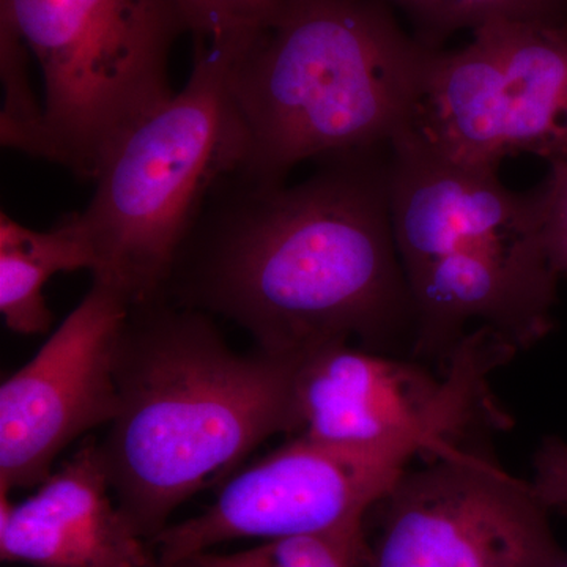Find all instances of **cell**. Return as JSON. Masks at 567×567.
<instances>
[{
    "label": "cell",
    "instance_id": "19",
    "mask_svg": "<svg viewBox=\"0 0 567 567\" xmlns=\"http://www.w3.org/2000/svg\"><path fill=\"white\" fill-rule=\"evenodd\" d=\"M537 498L548 509L567 507V445L547 440L536 454L535 476L529 481Z\"/></svg>",
    "mask_w": 567,
    "mask_h": 567
},
{
    "label": "cell",
    "instance_id": "20",
    "mask_svg": "<svg viewBox=\"0 0 567 567\" xmlns=\"http://www.w3.org/2000/svg\"><path fill=\"white\" fill-rule=\"evenodd\" d=\"M155 567H189L188 565H186L185 561H181V563H175V565H167V566H164V565H156Z\"/></svg>",
    "mask_w": 567,
    "mask_h": 567
},
{
    "label": "cell",
    "instance_id": "15",
    "mask_svg": "<svg viewBox=\"0 0 567 567\" xmlns=\"http://www.w3.org/2000/svg\"><path fill=\"white\" fill-rule=\"evenodd\" d=\"M28 44L9 24L0 22V78L3 104L0 141L6 148L50 162V141L43 102L37 99L29 76Z\"/></svg>",
    "mask_w": 567,
    "mask_h": 567
},
{
    "label": "cell",
    "instance_id": "3",
    "mask_svg": "<svg viewBox=\"0 0 567 567\" xmlns=\"http://www.w3.org/2000/svg\"><path fill=\"white\" fill-rule=\"evenodd\" d=\"M434 51L380 0H284L230 69L248 134L238 175L276 185L308 159L390 147Z\"/></svg>",
    "mask_w": 567,
    "mask_h": 567
},
{
    "label": "cell",
    "instance_id": "7",
    "mask_svg": "<svg viewBox=\"0 0 567 567\" xmlns=\"http://www.w3.org/2000/svg\"><path fill=\"white\" fill-rule=\"evenodd\" d=\"M43 78L50 163L91 181L123 134L175 95L185 33L167 0H0Z\"/></svg>",
    "mask_w": 567,
    "mask_h": 567
},
{
    "label": "cell",
    "instance_id": "14",
    "mask_svg": "<svg viewBox=\"0 0 567 567\" xmlns=\"http://www.w3.org/2000/svg\"><path fill=\"white\" fill-rule=\"evenodd\" d=\"M409 22L425 47L442 50L454 33L492 21L567 22V0H380Z\"/></svg>",
    "mask_w": 567,
    "mask_h": 567
},
{
    "label": "cell",
    "instance_id": "17",
    "mask_svg": "<svg viewBox=\"0 0 567 567\" xmlns=\"http://www.w3.org/2000/svg\"><path fill=\"white\" fill-rule=\"evenodd\" d=\"M194 43L246 48L262 35L284 0H167Z\"/></svg>",
    "mask_w": 567,
    "mask_h": 567
},
{
    "label": "cell",
    "instance_id": "13",
    "mask_svg": "<svg viewBox=\"0 0 567 567\" xmlns=\"http://www.w3.org/2000/svg\"><path fill=\"white\" fill-rule=\"evenodd\" d=\"M95 259L74 213L50 230L29 229L0 213V312L13 333L31 336L50 331L52 311L44 287L52 276L93 271Z\"/></svg>",
    "mask_w": 567,
    "mask_h": 567
},
{
    "label": "cell",
    "instance_id": "16",
    "mask_svg": "<svg viewBox=\"0 0 567 567\" xmlns=\"http://www.w3.org/2000/svg\"><path fill=\"white\" fill-rule=\"evenodd\" d=\"M364 548L365 528L260 540L257 546L233 554L210 550L183 561L189 567H361Z\"/></svg>",
    "mask_w": 567,
    "mask_h": 567
},
{
    "label": "cell",
    "instance_id": "21",
    "mask_svg": "<svg viewBox=\"0 0 567 567\" xmlns=\"http://www.w3.org/2000/svg\"><path fill=\"white\" fill-rule=\"evenodd\" d=\"M561 567H567V558H566V561L563 563V566Z\"/></svg>",
    "mask_w": 567,
    "mask_h": 567
},
{
    "label": "cell",
    "instance_id": "2",
    "mask_svg": "<svg viewBox=\"0 0 567 567\" xmlns=\"http://www.w3.org/2000/svg\"><path fill=\"white\" fill-rule=\"evenodd\" d=\"M301 360L235 352L212 316L132 305L115 358L118 412L99 443L115 499L148 543L265 440L298 432Z\"/></svg>",
    "mask_w": 567,
    "mask_h": 567
},
{
    "label": "cell",
    "instance_id": "18",
    "mask_svg": "<svg viewBox=\"0 0 567 567\" xmlns=\"http://www.w3.org/2000/svg\"><path fill=\"white\" fill-rule=\"evenodd\" d=\"M533 193L548 259L559 276H567V158L550 163Z\"/></svg>",
    "mask_w": 567,
    "mask_h": 567
},
{
    "label": "cell",
    "instance_id": "1",
    "mask_svg": "<svg viewBox=\"0 0 567 567\" xmlns=\"http://www.w3.org/2000/svg\"><path fill=\"white\" fill-rule=\"evenodd\" d=\"M388 156L390 147L323 159L297 185L227 178L183 244L162 298L221 316L256 349L297 360L352 341L377 352L412 336Z\"/></svg>",
    "mask_w": 567,
    "mask_h": 567
},
{
    "label": "cell",
    "instance_id": "6",
    "mask_svg": "<svg viewBox=\"0 0 567 567\" xmlns=\"http://www.w3.org/2000/svg\"><path fill=\"white\" fill-rule=\"evenodd\" d=\"M484 395L483 375L472 365L454 364L434 409L405 431L363 446L297 435L230 477L204 513L153 537L156 561L175 565L230 540L363 532L412 458L445 446L472 421Z\"/></svg>",
    "mask_w": 567,
    "mask_h": 567
},
{
    "label": "cell",
    "instance_id": "4",
    "mask_svg": "<svg viewBox=\"0 0 567 567\" xmlns=\"http://www.w3.org/2000/svg\"><path fill=\"white\" fill-rule=\"evenodd\" d=\"M388 197L415 357L450 360L472 322L517 349L551 330L559 275L533 189L513 192L498 169L450 162L404 132L390 145Z\"/></svg>",
    "mask_w": 567,
    "mask_h": 567
},
{
    "label": "cell",
    "instance_id": "5",
    "mask_svg": "<svg viewBox=\"0 0 567 567\" xmlns=\"http://www.w3.org/2000/svg\"><path fill=\"white\" fill-rule=\"evenodd\" d=\"M240 48L194 43L189 80L112 147L78 226L92 278L132 305L162 298L175 260L219 185L240 173L248 134L230 89Z\"/></svg>",
    "mask_w": 567,
    "mask_h": 567
},
{
    "label": "cell",
    "instance_id": "12",
    "mask_svg": "<svg viewBox=\"0 0 567 567\" xmlns=\"http://www.w3.org/2000/svg\"><path fill=\"white\" fill-rule=\"evenodd\" d=\"M442 383L424 365L375 350L323 347L298 365L297 434L338 446L380 442L420 423L439 401Z\"/></svg>",
    "mask_w": 567,
    "mask_h": 567
},
{
    "label": "cell",
    "instance_id": "9",
    "mask_svg": "<svg viewBox=\"0 0 567 567\" xmlns=\"http://www.w3.org/2000/svg\"><path fill=\"white\" fill-rule=\"evenodd\" d=\"M375 507L361 567H561L567 558L532 483L450 443Z\"/></svg>",
    "mask_w": 567,
    "mask_h": 567
},
{
    "label": "cell",
    "instance_id": "11",
    "mask_svg": "<svg viewBox=\"0 0 567 567\" xmlns=\"http://www.w3.org/2000/svg\"><path fill=\"white\" fill-rule=\"evenodd\" d=\"M0 559L32 567H155L115 499L99 443L82 446L20 503L0 492Z\"/></svg>",
    "mask_w": 567,
    "mask_h": 567
},
{
    "label": "cell",
    "instance_id": "8",
    "mask_svg": "<svg viewBox=\"0 0 567 567\" xmlns=\"http://www.w3.org/2000/svg\"><path fill=\"white\" fill-rule=\"evenodd\" d=\"M405 132L465 166L567 158V22L492 21L435 50Z\"/></svg>",
    "mask_w": 567,
    "mask_h": 567
},
{
    "label": "cell",
    "instance_id": "10",
    "mask_svg": "<svg viewBox=\"0 0 567 567\" xmlns=\"http://www.w3.org/2000/svg\"><path fill=\"white\" fill-rule=\"evenodd\" d=\"M132 301L103 279L0 386V492L40 486L59 454L118 412L115 358Z\"/></svg>",
    "mask_w": 567,
    "mask_h": 567
}]
</instances>
